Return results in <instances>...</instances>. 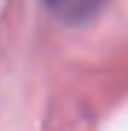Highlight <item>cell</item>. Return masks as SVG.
<instances>
[{
  "instance_id": "obj_1",
  "label": "cell",
  "mask_w": 128,
  "mask_h": 131,
  "mask_svg": "<svg viewBox=\"0 0 128 131\" xmlns=\"http://www.w3.org/2000/svg\"><path fill=\"white\" fill-rule=\"evenodd\" d=\"M47 6L55 18L67 20V24H82L102 9L105 0H47Z\"/></svg>"
}]
</instances>
